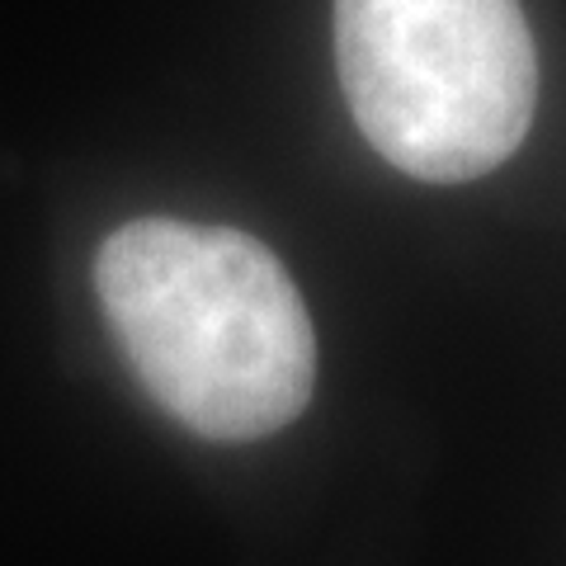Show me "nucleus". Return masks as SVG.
<instances>
[{
  "instance_id": "2",
  "label": "nucleus",
  "mask_w": 566,
  "mask_h": 566,
  "mask_svg": "<svg viewBox=\"0 0 566 566\" xmlns=\"http://www.w3.org/2000/svg\"><path fill=\"white\" fill-rule=\"evenodd\" d=\"M335 66L368 147L430 185L495 170L534 123L520 0H335Z\"/></svg>"
},
{
  "instance_id": "1",
  "label": "nucleus",
  "mask_w": 566,
  "mask_h": 566,
  "mask_svg": "<svg viewBox=\"0 0 566 566\" xmlns=\"http://www.w3.org/2000/svg\"><path fill=\"white\" fill-rule=\"evenodd\" d=\"M95 289L142 387L203 439H264L312 401L316 335L289 270L237 227L137 218Z\"/></svg>"
}]
</instances>
